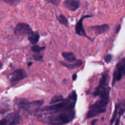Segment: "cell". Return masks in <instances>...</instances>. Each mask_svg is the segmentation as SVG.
<instances>
[{
  "instance_id": "obj_1",
  "label": "cell",
  "mask_w": 125,
  "mask_h": 125,
  "mask_svg": "<svg viewBox=\"0 0 125 125\" xmlns=\"http://www.w3.org/2000/svg\"><path fill=\"white\" fill-rule=\"evenodd\" d=\"M76 100V92L72 91L62 101L40 109L37 112L38 115L47 125H65L73 121L75 118L74 108Z\"/></svg>"
},
{
  "instance_id": "obj_2",
  "label": "cell",
  "mask_w": 125,
  "mask_h": 125,
  "mask_svg": "<svg viewBox=\"0 0 125 125\" xmlns=\"http://www.w3.org/2000/svg\"><path fill=\"white\" fill-rule=\"evenodd\" d=\"M110 91L111 88L109 87L94 91L93 94L94 96H99L100 99L90 107L87 114V118H94L106 112V107L109 102Z\"/></svg>"
},
{
  "instance_id": "obj_3",
  "label": "cell",
  "mask_w": 125,
  "mask_h": 125,
  "mask_svg": "<svg viewBox=\"0 0 125 125\" xmlns=\"http://www.w3.org/2000/svg\"><path fill=\"white\" fill-rule=\"evenodd\" d=\"M44 100H37L29 101L25 98H20L15 100V104L20 109L24 110L28 112H38L40 107L44 104Z\"/></svg>"
},
{
  "instance_id": "obj_4",
  "label": "cell",
  "mask_w": 125,
  "mask_h": 125,
  "mask_svg": "<svg viewBox=\"0 0 125 125\" xmlns=\"http://www.w3.org/2000/svg\"><path fill=\"white\" fill-rule=\"evenodd\" d=\"M125 75V58L122 59L116 65L112 80V85L117 82L120 80Z\"/></svg>"
},
{
  "instance_id": "obj_5",
  "label": "cell",
  "mask_w": 125,
  "mask_h": 125,
  "mask_svg": "<svg viewBox=\"0 0 125 125\" xmlns=\"http://www.w3.org/2000/svg\"><path fill=\"white\" fill-rule=\"evenodd\" d=\"M26 77V71L24 69H18L9 74L7 75V79L11 83L20 81L25 78Z\"/></svg>"
},
{
  "instance_id": "obj_6",
  "label": "cell",
  "mask_w": 125,
  "mask_h": 125,
  "mask_svg": "<svg viewBox=\"0 0 125 125\" xmlns=\"http://www.w3.org/2000/svg\"><path fill=\"white\" fill-rule=\"evenodd\" d=\"M32 29L30 26L26 23H18L14 29V34L17 36L29 35L32 32Z\"/></svg>"
},
{
  "instance_id": "obj_7",
  "label": "cell",
  "mask_w": 125,
  "mask_h": 125,
  "mask_svg": "<svg viewBox=\"0 0 125 125\" xmlns=\"http://www.w3.org/2000/svg\"><path fill=\"white\" fill-rule=\"evenodd\" d=\"M92 15H83L81 18L79 19V20L78 21V23L76 25V28H75V31L78 35L80 36H83L85 37L87 39H90V40H92V39H90V37L88 36L86 34V32H85V29L84 28V26H83V20L85 19V18H89V17H92Z\"/></svg>"
},
{
  "instance_id": "obj_8",
  "label": "cell",
  "mask_w": 125,
  "mask_h": 125,
  "mask_svg": "<svg viewBox=\"0 0 125 125\" xmlns=\"http://www.w3.org/2000/svg\"><path fill=\"white\" fill-rule=\"evenodd\" d=\"M7 119L8 125H18L21 121V116L17 112L10 113L6 116Z\"/></svg>"
},
{
  "instance_id": "obj_9",
  "label": "cell",
  "mask_w": 125,
  "mask_h": 125,
  "mask_svg": "<svg viewBox=\"0 0 125 125\" xmlns=\"http://www.w3.org/2000/svg\"><path fill=\"white\" fill-rule=\"evenodd\" d=\"M90 29L94 31V34L96 35L103 34L109 30V26L107 23L100 25H95L90 27Z\"/></svg>"
},
{
  "instance_id": "obj_10",
  "label": "cell",
  "mask_w": 125,
  "mask_h": 125,
  "mask_svg": "<svg viewBox=\"0 0 125 125\" xmlns=\"http://www.w3.org/2000/svg\"><path fill=\"white\" fill-rule=\"evenodd\" d=\"M63 6L72 11H75L80 6L79 0H65L63 2Z\"/></svg>"
},
{
  "instance_id": "obj_11",
  "label": "cell",
  "mask_w": 125,
  "mask_h": 125,
  "mask_svg": "<svg viewBox=\"0 0 125 125\" xmlns=\"http://www.w3.org/2000/svg\"><path fill=\"white\" fill-rule=\"evenodd\" d=\"M83 61L81 60H78L77 61H74V62H63V61H61V64L64 67H67V68L70 69H72L78 68V67H81L83 65Z\"/></svg>"
},
{
  "instance_id": "obj_12",
  "label": "cell",
  "mask_w": 125,
  "mask_h": 125,
  "mask_svg": "<svg viewBox=\"0 0 125 125\" xmlns=\"http://www.w3.org/2000/svg\"><path fill=\"white\" fill-rule=\"evenodd\" d=\"M28 40L32 45H35L39 42L40 39V34L37 31H32L28 35Z\"/></svg>"
},
{
  "instance_id": "obj_13",
  "label": "cell",
  "mask_w": 125,
  "mask_h": 125,
  "mask_svg": "<svg viewBox=\"0 0 125 125\" xmlns=\"http://www.w3.org/2000/svg\"><path fill=\"white\" fill-rule=\"evenodd\" d=\"M62 56L64 58L66 61L69 62H74V61H77L75 55L72 52H62Z\"/></svg>"
},
{
  "instance_id": "obj_14",
  "label": "cell",
  "mask_w": 125,
  "mask_h": 125,
  "mask_svg": "<svg viewBox=\"0 0 125 125\" xmlns=\"http://www.w3.org/2000/svg\"><path fill=\"white\" fill-rule=\"evenodd\" d=\"M57 19L60 23V24L65 26H68V21L64 15L60 14L59 16H57Z\"/></svg>"
},
{
  "instance_id": "obj_15",
  "label": "cell",
  "mask_w": 125,
  "mask_h": 125,
  "mask_svg": "<svg viewBox=\"0 0 125 125\" xmlns=\"http://www.w3.org/2000/svg\"><path fill=\"white\" fill-rule=\"evenodd\" d=\"M65 98H63V96L61 94H56V95L54 96L52 98H51V100H50V104H55V103L59 102L62 101Z\"/></svg>"
},
{
  "instance_id": "obj_16",
  "label": "cell",
  "mask_w": 125,
  "mask_h": 125,
  "mask_svg": "<svg viewBox=\"0 0 125 125\" xmlns=\"http://www.w3.org/2000/svg\"><path fill=\"white\" fill-rule=\"evenodd\" d=\"M45 47H40L39 45H34L32 47V51H34L35 53H40L42 50H45Z\"/></svg>"
},
{
  "instance_id": "obj_17",
  "label": "cell",
  "mask_w": 125,
  "mask_h": 125,
  "mask_svg": "<svg viewBox=\"0 0 125 125\" xmlns=\"http://www.w3.org/2000/svg\"><path fill=\"white\" fill-rule=\"evenodd\" d=\"M34 59L36 61L40 62V61H43V55H40L39 53H36L35 55H34Z\"/></svg>"
},
{
  "instance_id": "obj_18",
  "label": "cell",
  "mask_w": 125,
  "mask_h": 125,
  "mask_svg": "<svg viewBox=\"0 0 125 125\" xmlns=\"http://www.w3.org/2000/svg\"><path fill=\"white\" fill-rule=\"evenodd\" d=\"M2 1H4L5 2L9 4L14 5L17 3H19L21 0H2Z\"/></svg>"
},
{
  "instance_id": "obj_19",
  "label": "cell",
  "mask_w": 125,
  "mask_h": 125,
  "mask_svg": "<svg viewBox=\"0 0 125 125\" xmlns=\"http://www.w3.org/2000/svg\"><path fill=\"white\" fill-rule=\"evenodd\" d=\"M112 60V56L111 54H107L104 57V61L106 63H109L111 62Z\"/></svg>"
},
{
  "instance_id": "obj_20",
  "label": "cell",
  "mask_w": 125,
  "mask_h": 125,
  "mask_svg": "<svg viewBox=\"0 0 125 125\" xmlns=\"http://www.w3.org/2000/svg\"><path fill=\"white\" fill-rule=\"evenodd\" d=\"M117 109H118V106H116V107H115V110L114 113V115H113V117H112V120H111V125H112V124L114 122V120H115V119L116 116H117Z\"/></svg>"
},
{
  "instance_id": "obj_21",
  "label": "cell",
  "mask_w": 125,
  "mask_h": 125,
  "mask_svg": "<svg viewBox=\"0 0 125 125\" xmlns=\"http://www.w3.org/2000/svg\"><path fill=\"white\" fill-rule=\"evenodd\" d=\"M46 1L54 6H57L59 4V0H46Z\"/></svg>"
},
{
  "instance_id": "obj_22",
  "label": "cell",
  "mask_w": 125,
  "mask_h": 125,
  "mask_svg": "<svg viewBox=\"0 0 125 125\" xmlns=\"http://www.w3.org/2000/svg\"><path fill=\"white\" fill-rule=\"evenodd\" d=\"M7 124H8V123H7V120L6 118L2 119L0 121V125H7Z\"/></svg>"
},
{
  "instance_id": "obj_23",
  "label": "cell",
  "mask_w": 125,
  "mask_h": 125,
  "mask_svg": "<svg viewBox=\"0 0 125 125\" xmlns=\"http://www.w3.org/2000/svg\"><path fill=\"white\" fill-rule=\"evenodd\" d=\"M77 78V74H74L72 76V79H73V81H75Z\"/></svg>"
},
{
  "instance_id": "obj_24",
  "label": "cell",
  "mask_w": 125,
  "mask_h": 125,
  "mask_svg": "<svg viewBox=\"0 0 125 125\" xmlns=\"http://www.w3.org/2000/svg\"><path fill=\"white\" fill-rule=\"evenodd\" d=\"M119 123H120V119H118V120H117V121H116L115 125H119Z\"/></svg>"
},
{
  "instance_id": "obj_25",
  "label": "cell",
  "mask_w": 125,
  "mask_h": 125,
  "mask_svg": "<svg viewBox=\"0 0 125 125\" xmlns=\"http://www.w3.org/2000/svg\"><path fill=\"white\" fill-rule=\"evenodd\" d=\"M32 64H33L32 62H29V63L28 64V67H30V66H31V65Z\"/></svg>"
},
{
  "instance_id": "obj_26",
  "label": "cell",
  "mask_w": 125,
  "mask_h": 125,
  "mask_svg": "<svg viewBox=\"0 0 125 125\" xmlns=\"http://www.w3.org/2000/svg\"><path fill=\"white\" fill-rule=\"evenodd\" d=\"M96 121H97V120H94V121H93V122H92V125H95V122H96Z\"/></svg>"
}]
</instances>
